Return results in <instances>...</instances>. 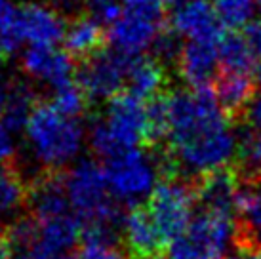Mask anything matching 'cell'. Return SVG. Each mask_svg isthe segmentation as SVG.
<instances>
[{"mask_svg":"<svg viewBox=\"0 0 261 259\" xmlns=\"http://www.w3.org/2000/svg\"><path fill=\"white\" fill-rule=\"evenodd\" d=\"M164 143L172 164L191 175H206L227 168L237 159L239 136L229 111L212 88H187L164 97Z\"/></svg>","mask_w":261,"mask_h":259,"instance_id":"6da1fadb","label":"cell"},{"mask_svg":"<svg viewBox=\"0 0 261 259\" xmlns=\"http://www.w3.org/2000/svg\"><path fill=\"white\" fill-rule=\"evenodd\" d=\"M33 160L48 172H58L79 160L86 132L79 116L61 113L51 101L37 103L23 126Z\"/></svg>","mask_w":261,"mask_h":259,"instance_id":"7a4b0ae2","label":"cell"},{"mask_svg":"<svg viewBox=\"0 0 261 259\" xmlns=\"http://www.w3.org/2000/svg\"><path fill=\"white\" fill-rule=\"evenodd\" d=\"M90 147L103 160L152 141L151 101L122 92L107 103L103 116L90 130Z\"/></svg>","mask_w":261,"mask_h":259,"instance_id":"3957f363","label":"cell"},{"mask_svg":"<svg viewBox=\"0 0 261 259\" xmlns=\"http://www.w3.org/2000/svg\"><path fill=\"white\" fill-rule=\"evenodd\" d=\"M74 216L86 230H109L118 221L116 198L111 193L105 166L94 160H76L63 175Z\"/></svg>","mask_w":261,"mask_h":259,"instance_id":"277c9868","label":"cell"},{"mask_svg":"<svg viewBox=\"0 0 261 259\" xmlns=\"http://www.w3.org/2000/svg\"><path fill=\"white\" fill-rule=\"evenodd\" d=\"M239 235L237 216L202 210L170 244V259H225Z\"/></svg>","mask_w":261,"mask_h":259,"instance_id":"5b68a950","label":"cell"},{"mask_svg":"<svg viewBox=\"0 0 261 259\" xmlns=\"http://www.w3.org/2000/svg\"><path fill=\"white\" fill-rule=\"evenodd\" d=\"M105 173L113 196L120 204L139 206L162 179L159 160L141 147L105 160Z\"/></svg>","mask_w":261,"mask_h":259,"instance_id":"8992f818","label":"cell"},{"mask_svg":"<svg viewBox=\"0 0 261 259\" xmlns=\"http://www.w3.org/2000/svg\"><path fill=\"white\" fill-rule=\"evenodd\" d=\"M196 189L175 177H162L145 208L168 246L181 237L196 216Z\"/></svg>","mask_w":261,"mask_h":259,"instance_id":"52a82bcc","label":"cell"},{"mask_svg":"<svg viewBox=\"0 0 261 259\" xmlns=\"http://www.w3.org/2000/svg\"><path fill=\"white\" fill-rule=\"evenodd\" d=\"M162 15L124 6L120 14L107 25V40L111 48L124 56L138 58L154 50L160 36L164 35Z\"/></svg>","mask_w":261,"mask_h":259,"instance_id":"ba28073f","label":"cell"},{"mask_svg":"<svg viewBox=\"0 0 261 259\" xmlns=\"http://www.w3.org/2000/svg\"><path fill=\"white\" fill-rule=\"evenodd\" d=\"M130 56H124L116 50H99L86 58L79 71L80 88L84 90L88 99L111 101L126 90Z\"/></svg>","mask_w":261,"mask_h":259,"instance_id":"9c48e42d","label":"cell"},{"mask_svg":"<svg viewBox=\"0 0 261 259\" xmlns=\"http://www.w3.org/2000/svg\"><path fill=\"white\" fill-rule=\"evenodd\" d=\"M225 29L210 0H179L170 15V31L185 42H221Z\"/></svg>","mask_w":261,"mask_h":259,"instance_id":"30bf717a","label":"cell"},{"mask_svg":"<svg viewBox=\"0 0 261 259\" xmlns=\"http://www.w3.org/2000/svg\"><path fill=\"white\" fill-rule=\"evenodd\" d=\"M23 72L42 86L54 90L73 82V56L58 46H27L21 56Z\"/></svg>","mask_w":261,"mask_h":259,"instance_id":"8fae6325","label":"cell"},{"mask_svg":"<svg viewBox=\"0 0 261 259\" xmlns=\"http://www.w3.org/2000/svg\"><path fill=\"white\" fill-rule=\"evenodd\" d=\"M67 23L61 10L50 4H21L19 33L21 42L29 46H58L65 36Z\"/></svg>","mask_w":261,"mask_h":259,"instance_id":"7c38bea8","label":"cell"},{"mask_svg":"<svg viewBox=\"0 0 261 259\" xmlns=\"http://www.w3.org/2000/svg\"><path fill=\"white\" fill-rule=\"evenodd\" d=\"M177 72L189 88H210L219 76V42H185L177 51Z\"/></svg>","mask_w":261,"mask_h":259,"instance_id":"4fadbf2b","label":"cell"},{"mask_svg":"<svg viewBox=\"0 0 261 259\" xmlns=\"http://www.w3.org/2000/svg\"><path fill=\"white\" fill-rule=\"evenodd\" d=\"M122 240L126 250L134 259L159 257L164 248H170L164 237L160 235L151 214L145 206H132L130 212L122 217Z\"/></svg>","mask_w":261,"mask_h":259,"instance_id":"5bb4252c","label":"cell"},{"mask_svg":"<svg viewBox=\"0 0 261 259\" xmlns=\"http://www.w3.org/2000/svg\"><path fill=\"white\" fill-rule=\"evenodd\" d=\"M242 187L244 185L240 183L237 173L229 168H221L202 175V181L196 187V200L202 210L239 216Z\"/></svg>","mask_w":261,"mask_h":259,"instance_id":"9a60e30c","label":"cell"},{"mask_svg":"<svg viewBox=\"0 0 261 259\" xmlns=\"http://www.w3.org/2000/svg\"><path fill=\"white\" fill-rule=\"evenodd\" d=\"M29 208L35 221H44V219L71 214L73 208L67 196L63 175L51 172L38 177L29 189Z\"/></svg>","mask_w":261,"mask_h":259,"instance_id":"2e32d148","label":"cell"},{"mask_svg":"<svg viewBox=\"0 0 261 259\" xmlns=\"http://www.w3.org/2000/svg\"><path fill=\"white\" fill-rule=\"evenodd\" d=\"M37 244L44 246L46 250L58 253V255H63V253L71 252L74 246L79 244L80 238L84 237V225L71 212L65 216L37 221Z\"/></svg>","mask_w":261,"mask_h":259,"instance_id":"e0dca14e","label":"cell"},{"mask_svg":"<svg viewBox=\"0 0 261 259\" xmlns=\"http://www.w3.org/2000/svg\"><path fill=\"white\" fill-rule=\"evenodd\" d=\"M107 38V27L97 15H79L67 23L63 44L73 58H90L101 50L103 40Z\"/></svg>","mask_w":261,"mask_h":259,"instance_id":"ac0fdd59","label":"cell"},{"mask_svg":"<svg viewBox=\"0 0 261 259\" xmlns=\"http://www.w3.org/2000/svg\"><path fill=\"white\" fill-rule=\"evenodd\" d=\"M164 84H166V71L160 59L147 56L132 58L124 92H130L145 101H152L164 90Z\"/></svg>","mask_w":261,"mask_h":259,"instance_id":"d6986e66","label":"cell"},{"mask_svg":"<svg viewBox=\"0 0 261 259\" xmlns=\"http://www.w3.org/2000/svg\"><path fill=\"white\" fill-rule=\"evenodd\" d=\"M29 189L15 168L0 166V225L17 219L25 202H29Z\"/></svg>","mask_w":261,"mask_h":259,"instance_id":"ffe728a7","label":"cell"},{"mask_svg":"<svg viewBox=\"0 0 261 259\" xmlns=\"http://www.w3.org/2000/svg\"><path fill=\"white\" fill-rule=\"evenodd\" d=\"M255 54L246 33H227L219 42V72H250L255 69Z\"/></svg>","mask_w":261,"mask_h":259,"instance_id":"44dd1931","label":"cell"},{"mask_svg":"<svg viewBox=\"0 0 261 259\" xmlns=\"http://www.w3.org/2000/svg\"><path fill=\"white\" fill-rule=\"evenodd\" d=\"M255 80L250 72H219L216 80V95L225 111H244L250 99L254 97Z\"/></svg>","mask_w":261,"mask_h":259,"instance_id":"7402d4cb","label":"cell"},{"mask_svg":"<svg viewBox=\"0 0 261 259\" xmlns=\"http://www.w3.org/2000/svg\"><path fill=\"white\" fill-rule=\"evenodd\" d=\"M35 105L37 103H35L33 94H31V90L27 86H23V84L6 86V99H4V107H2L0 118L12 132L23 130Z\"/></svg>","mask_w":261,"mask_h":259,"instance_id":"603a6c76","label":"cell"},{"mask_svg":"<svg viewBox=\"0 0 261 259\" xmlns=\"http://www.w3.org/2000/svg\"><path fill=\"white\" fill-rule=\"evenodd\" d=\"M65 259H126L109 230H86L82 244Z\"/></svg>","mask_w":261,"mask_h":259,"instance_id":"cb8c5ba5","label":"cell"},{"mask_svg":"<svg viewBox=\"0 0 261 259\" xmlns=\"http://www.w3.org/2000/svg\"><path fill=\"white\" fill-rule=\"evenodd\" d=\"M216 10L221 23L229 31H244L254 21L257 0H216Z\"/></svg>","mask_w":261,"mask_h":259,"instance_id":"d4e9b609","label":"cell"},{"mask_svg":"<svg viewBox=\"0 0 261 259\" xmlns=\"http://www.w3.org/2000/svg\"><path fill=\"white\" fill-rule=\"evenodd\" d=\"M19 15L21 4L14 0H0V48L4 54L17 50L23 44L19 33Z\"/></svg>","mask_w":261,"mask_h":259,"instance_id":"484cf974","label":"cell"},{"mask_svg":"<svg viewBox=\"0 0 261 259\" xmlns=\"http://www.w3.org/2000/svg\"><path fill=\"white\" fill-rule=\"evenodd\" d=\"M237 160L252 179H261V132L248 130L239 137Z\"/></svg>","mask_w":261,"mask_h":259,"instance_id":"4316f807","label":"cell"},{"mask_svg":"<svg viewBox=\"0 0 261 259\" xmlns=\"http://www.w3.org/2000/svg\"><path fill=\"white\" fill-rule=\"evenodd\" d=\"M50 101L61 111V113H65V115H69V116H79L80 118V115H82L84 109H86L88 95L84 94V90L80 88L79 82L73 80V82H69L65 86L54 90Z\"/></svg>","mask_w":261,"mask_h":259,"instance_id":"83f0119b","label":"cell"},{"mask_svg":"<svg viewBox=\"0 0 261 259\" xmlns=\"http://www.w3.org/2000/svg\"><path fill=\"white\" fill-rule=\"evenodd\" d=\"M244 120L250 130L261 132V94L254 95L244 107Z\"/></svg>","mask_w":261,"mask_h":259,"instance_id":"f1b7e54d","label":"cell"},{"mask_svg":"<svg viewBox=\"0 0 261 259\" xmlns=\"http://www.w3.org/2000/svg\"><path fill=\"white\" fill-rule=\"evenodd\" d=\"M14 137H12V130L0 118V166H4L8 160L14 157Z\"/></svg>","mask_w":261,"mask_h":259,"instance_id":"f546056e","label":"cell"},{"mask_svg":"<svg viewBox=\"0 0 261 259\" xmlns=\"http://www.w3.org/2000/svg\"><path fill=\"white\" fill-rule=\"evenodd\" d=\"M177 0H124V6L136 8V10H145L152 14H160L166 10L170 4H174Z\"/></svg>","mask_w":261,"mask_h":259,"instance_id":"4dcf8cb0","label":"cell"},{"mask_svg":"<svg viewBox=\"0 0 261 259\" xmlns=\"http://www.w3.org/2000/svg\"><path fill=\"white\" fill-rule=\"evenodd\" d=\"M15 259H61V255L50 252V250H46V248L40 244H35V246L25 248V250L15 252Z\"/></svg>","mask_w":261,"mask_h":259,"instance_id":"1f68e13d","label":"cell"},{"mask_svg":"<svg viewBox=\"0 0 261 259\" xmlns=\"http://www.w3.org/2000/svg\"><path fill=\"white\" fill-rule=\"evenodd\" d=\"M109 2H115V0H54V6L58 8V10H71L74 6H80V4H86V6H92L94 10L97 8L105 6V4H109Z\"/></svg>","mask_w":261,"mask_h":259,"instance_id":"d6a6232c","label":"cell"},{"mask_svg":"<svg viewBox=\"0 0 261 259\" xmlns=\"http://www.w3.org/2000/svg\"><path fill=\"white\" fill-rule=\"evenodd\" d=\"M244 33H246L248 40L254 46L255 54L261 56V19H254V21L244 29Z\"/></svg>","mask_w":261,"mask_h":259,"instance_id":"836d02e7","label":"cell"},{"mask_svg":"<svg viewBox=\"0 0 261 259\" xmlns=\"http://www.w3.org/2000/svg\"><path fill=\"white\" fill-rule=\"evenodd\" d=\"M225 259H261V248L255 244H248L244 248H240L237 253H231Z\"/></svg>","mask_w":261,"mask_h":259,"instance_id":"e575fe53","label":"cell"},{"mask_svg":"<svg viewBox=\"0 0 261 259\" xmlns=\"http://www.w3.org/2000/svg\"><path fill=\"white\" fill-rule=\"evenodd\" d=\"M12 248H10V244H8L6 237L2 238L0 237V259H10L12 257Z\"/></svg>","mask_w":261,"mask_h":259,"instance_id":"d590c367","label":"cell"},{"mask_svg":"<svg viewBox=\"0 0 261 259\" xmlns=\"http://www.w3.org/2000/svg\"><path fill=\"white\" fill-rule=\"evenodd\" d=\"M254 80H255V84H257V88L261 90V61L257 65H255V69H254Z\"/></svg>","mask_w":261,"mask_h":259,"instance_id":"8d00e7d4","label":"cell"},{"mask_svg":"<svg viewBox=\"0 0 261 259\" xmlns=\"http://www.w3.org/2000/svg\"><path fill=\"white\" fill-rule=\"evenodd\" d=\"M254 242H255V246H257V248H261V235H259L257 238H255Z\"/></svg>","mask_w":261,"mask_h":259,"instance_id":"74e56055","label":"cell"},{"mask_svg":"<svg viewBox=\"0 0 261 259\" xmlns=\"http://www.w3.org/2000/svg\"><path fill=\"white\" fill-rule=\"evenodd\" d=\"M2 56H4V50L0 48V71H2Z\"/></svg>","mask_w":261,"mask_h":259,"instance_id":"f35d334b","label":"cell"},{"mask_svg":"<svg viewBox=\"0 0 261 259\" xmlns=\"http://www.w3.org/2000/svg\"><path fill=\"white\" fill-rule=\"evenodd\" d=\"M257 8L261 10V0H257Z\"/></svg>","mask_w":261,"mask_h":259,"instance_id":"ab89813d","label":"cell"},{"mask_svg":"<svg viewBox=\"0 0 261 259\" xmlns=\"http://www.w3.org/2000/svg\"><path fill=\"white\" fill-rule=\"evenodd\" d=\"M152 259H162V257H160V255H159V257H152ZM168 259H170V257H168Z\"/></svg>","mask_w":261,"mask_h":259,"instance_id":"60d3db41","label":"cell"}]
</instances>
